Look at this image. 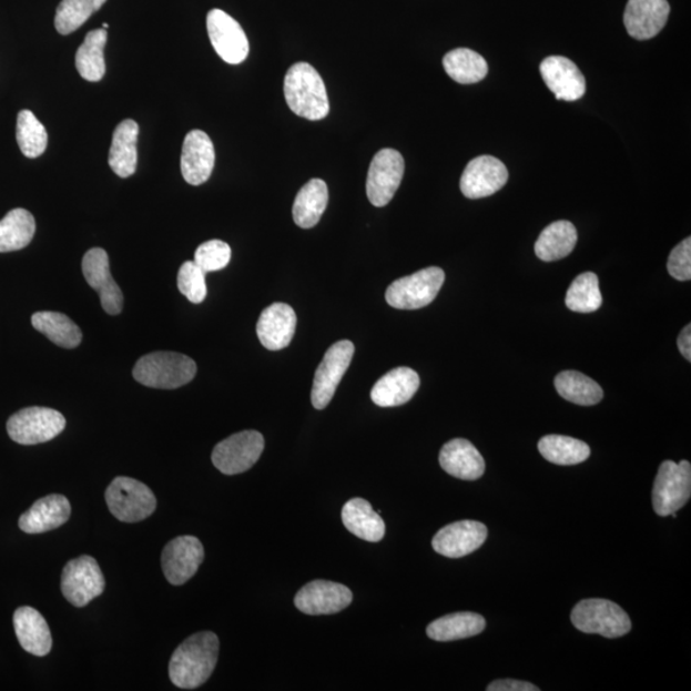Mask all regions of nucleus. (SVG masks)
Instances as JSON below:
<instances>
[{"label":"nucleus","mask_w":691,"mask_h":691,"mask_svg":"<svg viewBox=\"0 0 691 691\" xmlns=\"http://www.w3.org/2000/svg\"><path fill=\"white\" fill-rule=\"evenodd\" d=\"M61 589L63 597L74 607H85L102 596L105 579L96 560L81 556L67 562L62 571Z\"/></svg>","instance_id":"nucleus-10"},{"label":"nucleus","mask_w":691,"mask_h":691,"mask_svg":"<svg viewBox=\"0 0 691 691\" xmlns=\"http://www.w3.org/2000/svg\"><path fill=\"white\" fill-rule=\"evenodd\" d=\"M296 323V313L293 307L282 303L272 304L263 311L260 321H257V337L265 348L271 349V352H280L293 341Z\"/></svg>","instance_id":"nucleus-22"},{"label":"nucleus","mask_w":691,"mask_h":691,"mask_svg":"<svg viewBox=\"0 0 691 691\" xmlns=\"http://www.w3.org/2000/svg\"><path fill=\"white\" fill-rule=\"evenodd\" d=\"M507 181L509 171L506 165L495 156L481 155L466 165L460 189L468 199H482L496 194Z\"/></svg>","instance_id":"nucleus-16"},{"label":"nucleus","mask_w":691,"mask_h":691,"mask_svg":"<svg viewBox=\"0 0 691 691\" xmlns=\"http://www.w3.org/2000/svg\"><path fill=\"white\" fill-rule=\"evenodd\" d=\"M65 428L64 416L49 407H27L7 423L8 436L16 444L32 446L49 443Z\"/></svg>","instance_id":"nucleus-7"},{"label":"nucleus","mask_w":691,"mask_h":691,"mask_svg":"<svg viewBox=\"0 0 691 691\" xmlns=\"http://www.w3.org/2000/svg\"><path fill=\"white\" fill-rule=\"evenodd\" d=\"M573 627L586 634L620 638L631 630V620L619 604L607 599H585L573 607Z\"/></svg>","instance_id":"nucleus-4"},{"label":"nucleus","mask_w":691,"mask_h":691,"mask_svg":"<svg viewBox=\"0 0 691 691\" xmlns=\"http://www.w3.org/2000/svg\"><path fill=\"white\" fill-rule=\"evenodd\" d=\"M205 272L195 262L183 263L179 271V289L190 303L202 304L206 297Z\"/></svg>","instance_id":"nucleus-41"},{"label":"nucleus","mask_w":691,"mask_h":691,"mask_svg":"<svg viewBox=\"0 0 691 691\" xmlns=\"http://www.w3.org/2000/svg\"><path fill=\"white\" fill-rule=\"evenodd\" d=\"M405 173V161L402 153L395 149H382L374 155L368 179H366V194L374 206H386L394 199Z\"/></svg>","instance_id":"nucleus-12"},{"label":"nucleus","mask_w":691,"mask_h":691,"mask_svg":"<svg viewBox=\"0 0 691 691\" xmlns=\"http://www.w3.org/2000/svg\"><path fill=\"white\" fill-rule=\"evenodd\" d=\"M17 143L24 156L35 160L48 146V132L37 115L24 110L17 116Z\"/></svg>","instance_id":"nucleus-39"},{"label":"nucleus","mask_w":691,"mask_h":691,"mask_svg":"<svg viewBox=\"0 0 691 691\" xmlns=\"http://www.w3.org/2000/svg\"><path fill=\"white\" fill-rule=\"evenodd\" d=\"M603 304L601 289L597 274L592 272L581 273L571 283L568 294H566V306L571 312L580 314L595 313Z\"/></svg>","instance_id":"nucleus-38"},{"label":"nucleus","mask_w":691,"mask_h":691,"mask_svg":"<svg viewBox=\"0 0 691 691\" xmlns=\"http://www.w3.org/2000/svg\"><path fill=\"white\" fill-rule=\"evenodd\" d=\"M678 346H679V349L682 356H684L688 362H691V326L690 324H688V326L681 331L679 339H678Z\"/></svg>","instance_id":"nucleus-45"},{"label":"nucleus","mask_w":691,"mask_h":691,"mask_svg":"<svg viewBox=\"0 0 691 691\" xmlns=\"http://www.w3.org/2000/svg\"><path fill=\"white\" fill-rule=\"evenodd\" d=\"M220 656V639L212 631L196 632L179 646L170 661V678L180 689L193 690L211 678Z\"/></svg>","instance_id":"nucleus-1"},{"label":"nucleus","mask_w":691,"mask_h":691,"mask_svg":"<svg viewBox=\"0 0 691 691\" xmlns=\"http://www.w3.org/2000/svg\"><path fill=\"white\" fill-rule=\"evenodd\" d=\"M419 387V374L402 366L383 376L374 385L370 396L379 407L402 406L410 402Z\"/></svg>","instance_id":"nucleus-25"},{"label":"nucleus","mask_w":691,"mask_h":691,"mask_svg":"<svg viewBox=\"0 0 691 691\" xmlns=\"http://www.w3.org/2000/svg\"><path fill=\"white\" fill-rule=\"evenodd\" d=\"M668 270L671 277L687 282L691 280V238L688 237L682 241L675 248L672 250Z\"/></svg>","instance_id":"nucleus-43"},{"label":"nucleus","mask_w":691,"mask_h":691,"mask_svg":"<svg viewBox=\"0 0 691 691\" xmlns=\"http://www.w3.org/2000/svg\"><path fill=\"white\" fill-rule=\"evenodd\" d=\"M540 455L556 465H577L589 459L590 447L582 440L566 436H546L539 440Z\"/></svg>","instance_id":"nucleus-37"},{"label":"nucleus","mask_w":691,"mask_h":691,"mask_svg":"<svg viewBox=\"0 0 691 691\" xmlns=\"http://www.w3.org/2000/svg\"><path fill=\"white\" fill-rule=\"evenodd\" d=\"M486 629V620L474 612H457L446 614L429 623L427 634L437 642H454L479 636Z\"/></svg>","instance_id":"nucleus-31"},{"label":"nucleus","mask_w":691,"mask_h":691,"mask_svg":"<svg viewBox=\"0 0 691 691\" xmlns=\"http://www.w3.org/2000/svg\"><path fill=\"white\" fill-rule=\"evenodd\" d=\"M108 28H110V24L103 23V29L106 30Z\"/></svg>","instance_id":"nucleus-46"},{"label":"nucleus","mask_w":691,"mask_h":691,"mask_svg":"<svg viewBox=\"0 0 691 691\" xmlns=\"http://www.w3.org/2000/svg\"><path fill=\"white\" fill-rule=\"evenodd\" d=\"M215 163L214 145L204 131H190L183 141L182 176L190 185H203L211 179Z\"/></svg>","instance_id":"nucleus-20"},{"label":"nucleus","mask_w":691,"mask_h":691,"mask_svg":"<svg viewBox=\"0 0 691 691\" xmlns=\"http://www.w3.org/2000/svg\"><path fill=\"white\" fill-rule=\"evenodd\" d=\"M540 74L556 99L576 102L585 96L587 82L578 65L561 55L547 57L540 63Z\"/></svg>","instance_id":"nucleus-19"},{"label":"nucleus","mask_w":691,"mask_h":691,"mask_svg":"<svg viewBox=\"0 0 691 691\" xmlns=\"http://www.w3.org/2000/svg\"><path fill=\"white\" fill-rule=\"evenodd\" d=\"M35 231V219L29 211L22 207L11 211L0 221V253L19 252L29 246Z\"/></svg>","instance_id":"nucleus-32"},{"label":"nucleus","mask_w":691,"mask_h":691,"mask_svg":"<svg viewBox=\"0 0 691 691\" xmlns=\"http://www.w3.org/2000/svg\"><path fill=\"white\" fill-rule=\"evenodd\" d=\"M439 464L449 476L461 480H477L486 471L485 459L476 446L463 438L449 440L440 449Z\"/></svg>","instance_id":"nucleus-24"},{"label":"nucleus","mask_w":691,"mask_h":691,"mask_svg":"<svg viewBox=\"0 0 691 691\" xmlns=\"http://www.w3.org/2000/svg\"><path fill=\"white\" fill-rule=\"evenodd\" d=\"M669 14L668 0H629L623 23L631 38L649 40L663 30Z\"/></svg>","instance_id":"nucleus-21"},{"label":"nucleus","mask_w":691,"mask_h":691,"mask_svg":"<svg viewBox=\"0 0 691 691\" xmlns=\"http://www.w3.org/2000/svg\"><path fill=\"white\" fill-rule=\"evenodd\" d=\"M353 602V592L338 582L314 580L298 590L295 606L306 614H332L347 609Z\"/></svg>","instance_id":"nucleus-17"},{"label":"nucleus","mask_w":691,"mask_h":691,"mask_svg":"<svg viewBox=\"0 0 691 691\" xmlns=\"http://www.w3.org/2000/svg\"><path fill=\"white\" fill-rule=\"evenodd\" d=\"M231 247L221 240L206 241L200 245L195 253V263L205 273L221 271L226 268L231 262Z\"/></svg>","instance_id":"nucleus-42"},{"label":"nucleus","mask_w":691,"mask_h":691,"mask_svg":"<svg viewBox=\"0 0 691 691\" xmlns=\"http://www.w3.org/2000/svg\"><path fill=\"white\" fill-rule=\"evenodd\" d=\"M82 273L88 285L99 294L105 313L119 315L123 307V294L112 277L110 257L105 250L100 247L89 250L82 260Z\"/></svg>","instance_id":"nucleus-15"},{"label":"nucleus","mask_w":691,"mask_h":691,"mask_svg":"<svg viewBox=\"0 0 691 691\" xmlns=\"http://www.w3.org/2000/svg\"><path fill=\"white\" fill-rule=\"evenodd\" d=\"M289 110L309 121H321L329 114L326 85L313 65L299 62L291 67L283 83Z\"/></svg>","instance_id":"nucleus-2"},{"label":"nucleus","mask_w":691,"mask_h":691,"mask_svg":"<svg viewBox=\"0 0 691 691\" xmlns=\"http://www.w3.org/2000/svg\"><path fill=\"white\" fill-rule=\"evenodd\" d=\"M196 370V363L186 355L157 352L141 357L132 374L143 386L176 389L193 380Z\"/></svg>","instance_id":"nucleus-3"},{"label":"nucleus","mask_w":691,"mask_h":691,"mask_svg":"<svg viewBox=\"0 0 691 691\" xmlns=\"http://www.w3.org/2000/svg\"><path fill=\"white\" fill-rule=\"evenodd\" d=\"M106 0H62L55 12V29L61 35H70L100 10Z\"/></svg>","instance_id":"nucleus-40"},{"label":"nucleus","mask_w":691,"mask_h":691,"mask_svg":"<svg viewBox=\"0 0 691 691\" xmlns=\"http://www.w3.org/2000/svg\"><path fill=\"white\" fill-rule=\"evenodd\" d=\"M691 496V465L663 461L653 487V509L657 515L669 516L687 505Z\"/></svg>","instance_id":"nucleus-8"},{"label":"nucleus","mask_w":691,"mask_h":691,"mask_svg":"<svg viewBox=\"0 0 691 691\" xmlns=\"http://www.w3.org/2000/svg\"><path fill=\"white\" fill-rule=\"evenodd\" d=\"M264 446V437L260 431H240L214 447L212 461L226 476H236L253 468L261 459Z\"/></svg>","instance_id":"nucleus-9"},{"label":"nucleus","mask_w":691,"mask_h":691,"mask_svg":"<svg viewBox=\"0 0 691 691\" xmlns=\"http://www.w3.org/2000/svg\"><path fill=\"white\" fill-rule=\"evenodd\" d=\"M488 691H539V688L527 681L519 680H497L489 684Z\"/></svg>","instance_id":"nucleus-44"},{"label":"nucleus","mask_w":691,"mask_h":691,"mask_svg":"<svg viewBox=\"0 0 691 691\" xmlns=\"http://www.w3.org/2000/svg\"><path fill=\"white\" fill-rule=\"evenodd\" d=\"M105 501L115 519L139 522L152 516L156 498L144 482L128 477L115 478L105 490Z\"/></svg>","instance_id":"nucleus-5"},{"label":"nucleus","mask_w":691,"mask_h":691,"mask_svg":"<svg viewBox=\"0 0 691 691\" xmlns=\"http://www.w3.org/2000/svg\"><path fill=\"white\" fill-rule=\"evenodd\" d=\"M355 346L352 341H339L332 345L315 372L312 403L315 409L323 410L332 402L339 382L343 380L353 362Z\"/></svg>","instance_id":"nucleus-11"},{"label":"nucleus","mask_w":691,"mask_h":691,"mask_svg":"<svg viewBox=\"0 0 691 691\" xmlns=\"http://www.w3.org/2000/svg\"><path fill=\"white\" fill-rule=\"evenodd\" d=\"M32 327L43 333L53 344L63 348H77L82 332L69 316L54 312H39L32 315Z\"/></svg>","instance_id":"nucleus-33"},{"label":"nucleus","mask_w":691,"mask_h":691,"mask_svg":"<svg viewBox=\"0 0 691 691\" xmlns=\"http://www.w3.org/2000/svg\"><path fill=\"white\" fill-rule=\"evenodd\" d=\"M204 561V547L196 537L182 536L171 540L162 552L164 577L172 586H183Z\"/></svg>","instance_id":"nucleus-14"},{"label":"nucleus","mask_w":691,"mask_h":691,"mask_svg":"<svg viewBox=\"0 0 691 691\" xmlns=\"http://www.w3.org/2000/svg\"><path fill=\"white\" fill-rule=\"evenodd\" d=\"M71 505L62 495H50L38 499L27 512L21 515L19 527L28 535H41L60 528L69 521Z\"/></svg>","instance_id":"nucleus-23"},{"label":"nucleus","mask_w":691,"mask_h":691,"mask_svg":"<svg viewBox=\"0 0 691 691\" xmlns=\"http://www.w3.org/2000/svg\"><path fill=\"white\" fill-rule=\"evenodd\" d=\"M139 124L124 120L115 128L110 152V165L116 176L131 177L138 166Z\"/></svg>","instance_id":"nucleus-27"},{"label":"nucleus","mask_w":691,"mask_h":691,"mask_svg":"<svg viewBox=\"0 0 691 691\" xmlns=\"http://www.w3.org/2000/svg\"><path fill=\"white\" fill-rule=\"evenodd\" d=\"M488 529L485 524L472 520L457 521L440 529L433 538V549L449 559H460L476 552L485 545Z\"/></svg>","instance_id":"nucleus-18"},{"label":"nucleus","mask_w":691,"mask_h":691,"mask_svg":"<svg viewBox=\"0 0 691 691\" xmlns=\"http://www.w3.org/2000/svg\"><path fill=\"white\" fill-rule=\"evenodd\" d=\"M445 71L454 81L470 85L485 80L488 63L479 53L468 48L453 50L444 58Z\"/></svg>","instance_id":"nucleus-35"},{"label":"nucleus","mask_w":691,"mask_h":691,"mask_svg":"<svg viewBox=\"0 0 691 691\" xmlns=\"http://www.w3.org/2000/svg\"><path fill=\"white\" fill-rule=\"evenodd\" d=\"M445 283V272L430 266L404 278L387 288L388 305L399 311H416L435 302Z\"/></svg>","instance_id":"nucleus-6"},{"label":"nucleus","mask_w":691,"mask_h":691,"mask_svg":"<svg viewBox=\"0 0 691 691\" xmlns=\"http://www.w3.org/2000/svg\"><path fill=\"white\" fill-rule=\"evenodd\" d=\"M578 243L576 226L569 221H557L549 224L536 243V254L540 261L557 262L569 256Z\"/></svg>","instance_id":"nucleus-30"},{"label":"nucleus","mask_w":691,"mask_h":691,"mask_svg":"<svg viewBox=\"0 0 691 691\" xmlns=\"http://www.w3.org/2000/svg\"><path fill=\"white\" fill-rule=\"evenodd\" d=\"M344 526L349 532L366 542L376 543L386 535V524L378 511L363 498H353L343 509Z\"/></svg>","instance_id":"nucleus-28"},{"label":"nucleus","mask_w":691,"mask_h":691,"mask_svg":"<svg viewBox=\"0 0 691 691\" xmlns=\"http://www.w3.org/2000/svg\"><path fill=\"white\" fill-rule=\"evenodd\" d=\"M206 29L216 54L230 64L243 63L248 55V40L241 24L226 12L207 13Z\"/></svg>","instance_id":"nucleus-13"},{"label":"nucleus","mask_w":691,"mask_h":691,"mask_svg":"<svg viewBox=\"0 0 691 691\" xmlns=\"http://www.w3.org/2000/svg\"><path fill=\"white\" fill-rule=\"evenodd\" d=\"M108 33L104 29L90 31L77 53V69L83 80L98 82L104 78V48Z\"/></svg>","instance_id":"nucleus-36"},{"label":"nucleus","mask_w":691,"mask_h":691,"mask_svg":"<svg viewBox=\"0 0 691 691\" xmlns=\"http://www.w3.org/2000/svg\"><path fill=\"white\" fill-rule=\"evenodd\" d=\"M555 387L566 402L580 406H593L603 398L602 387L579 372L560 373L555 379Z\"/></svg>","instance_id":"nucleus-34"},{"label":"nucleus","mask_w":691,"mask_h":691,"mask_svg":"<svg viewBox=\"0 0 691 691\" xmlns=\"http://www.w3.org/2000/svg\"><path fill=\"white\" fill-rule=\"evenodd\" d=\"M328 186L321 179L306 183L295 199L293 215L298 227L309 230L319 223L328 205Z\"/></svg>","instance_id":"nucleus-29"},{"label":"nucleus","mask_w":691,"mask_h":691,"mask_svg":"<svg viewBox=\"0 0 691 691\" xmlns=\"http://www.w3.org/2000/svg\"><path fill=\"white\" fill-rule=\"evenodd\" d=\"M17 639L28 653L44 657L52 651L53 639L43 614L32 607H20L13 614Z\"/></svg>","instance_id":"nucleus-26"}]
</instances>
